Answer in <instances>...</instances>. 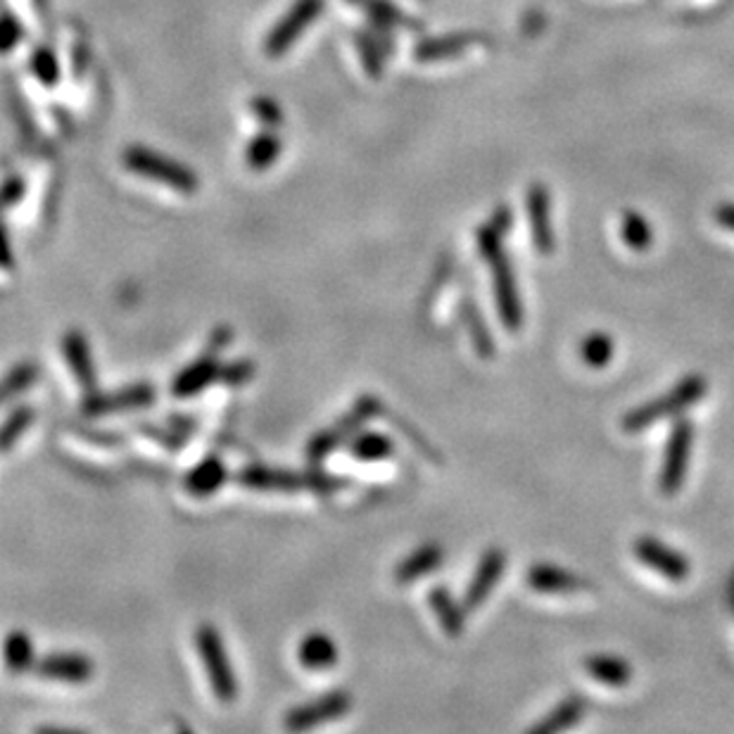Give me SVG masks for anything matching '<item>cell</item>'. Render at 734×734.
I'll list each match as a JSON object with an SVG mask.
<instances>
[{
	"instance_id": "obj_8",
	"label": "cell",
	"mask_w": 734,
	"mask_h": 734,
	"mask_svg": "<svg viewBox=\"0 0 734 734\" xmlns=\"http://www.w3.org/2000/svg\"><path fill=\"white\" fill-rule=\"evenodd\" d=\"M352 709V697L350 692L345 689H333L329 694H323V697L314 699L309 704L297 706L291 713L285 715V730H293V732H303V730H311V727H319L326 723H333V720L347 715V711Z\"/></svg>"
},
{
	"instance_id": "obj_17",
	"label": "cell",
	"mask_w": 734,
	"mask_h": 734,
	"mask_svg": "<svg viewBox=\"0 0 734 734\" xmlns=\"http://www.w3.org/2000/svg\"><path fill=\"white\" fill-rule=\"evenodd\" d=\"M221 374V364L217 359V352H205L203 357L195 359L193 364H188L186 369H181L179 376L174 378L172 383V395L179 400H188L200 395L205 388H209L212 383H217Z\"/></svg>"
},
{
	"instance_id": "obj_14",
	"label": "cell",
	"mask_w": 734,
	"mask_h": 734,
	"mask_svg": "<svg viewBox=\"0 0 734 734\" xmlns=\"http://www.w3.org/2000/svg\"><path fill=\"white\" fill-rule=\"evenodd\" d=\"M526 583L540 595H575L592 589V583L583 575L552 566V563H535L526 573Z\"/></svg>"
},
{
	"instance_id": "obj_7",
	"label": "cell",
	"mask_w": 734,
	"mask_h": 734,
	"mask_svg": "<svg viewBox=\"0 0 734 734\" xmlns=\"http://www.w3.org/2000/svg\"><path fill=\"white\" fill-rule=\"evenodd\" d=\"M124 164L131 172L143 176V179H152L160 181L162 186L174 188L183 195H191L198 191V176H195L191 169L181 167L174 160H167V157L157 155L152 150H143V148H131L124 155Z\"/></svg>"
},
{
	"instance_id": "obj_22",
	"label": "cell",
	"mask_w": 734,
	"mask_h": 734,
	"mask_svg": "<svg viewBox=\"0 0 734 734\" xmlns=\"http://www.w3.org/2000/svg\"><path fill=\"white\" fill-rule=\"evenodd\" d=\"M458 314H462V321L466 326V331L470 335V343H474L478 357L480 359H492L497 345H494V338L488 329V321H485L482 311L478 307V303L474 297H462V303H458Z\"/></svg>"
},
{
	"instance_id": "obj_18",
	"label": "cell",
	"mask_w": 734,
	"mask_h": 734,
	"mask_svg": "<svg viewBox=\"0 0 734 734\" xmlns=\"http://www.w3.org/2000/svg\"><path fill=\"white\" fill-rule=\"evenodd\" d=\"M227 480H229L227 462L217 454H209L188 470L186 478H183V488H186L188 494L198 497V500H205V497H212L224 488Z\"/></svg>"
},
{
	"instance_id": "obj_25",
	"label": "cell",
	"mask_w": 734,
	"mask_h": 734,
	"mask_svg": "<svg viewBox=\"0 0 734 734\" xmlns=\"http://www.w3.org/2000/svg\"><path fill=\"white\" fill-rule=\"evenodd\" d=\"M3 659H5L8 671L15 675L34 671L36 651H34V641L29 633H24V631L8 633L3 641Z\"/></svg>"
},
{
	"instance_id": "obj_28",
	"label": "cell",
	"mask_w": 734,
	"mask_h": 734,
	"mask_svg": "<svg viewBox=\"0 0 734 734\" xmlns=\"http://www.w3.org/2000/svg\"><path fill=\"white\" fill-rule=\"evenodd\" d=\"M621 238L635 253H647L653 243V229L635 209H627L621 215Z\"/></svg>"
},
{
	"instance_id": "obj_12",
	"label": "cell",
	"mask_w": 734,
	"mask_h": 734,
	"mask_svg": "<svg viewBox=\"0 0 734 734\" xmlns=\"http://www.w3.org/2000/svg\"><path fill=\"white\" fill-rule=\"evenodd\" d=\"M526 209H528V227L533 235V245L540 255H552L556 250V233L552 221V195L542 186L535 183L526 193Z\"/></svg>"
},
{
	"instance_id": "obj_35",
	"label": "cell",
	"mask_w": 734,
	"mask_h": 734,
	"mask_svg": "<svg viewBox=\"0 0 734 734\" xmlns=\"http://www.w3.org/2000/svg\"><path fill=\"white\" fill-rule=\"evenodd\" d=\"M20 38H22L20 22H15L10 15L0 17V52H8L12 46L20 44Z\"/></svg>"
},
{
	"instance_id": "obj_37",
	"label": "cell",
	"mask_w": 734,
	"mask_h": 734,
	"mask_svg": "<svg viewBox=\"0 0 734 734\" xmlns=\"http://www.w3.org/2000/svg\"><path fill=\"white\" fill-rule=\"evenodd\" d=\"M713 219H715L718 227H723V229L734 233V203L718 205L715 212H713Z\"/></svg>"
},
{
	"instance_id": "obj_10",
	"label": "cell",
	"mask_w": 734,
	"mask_h": 734,
	"mask_svg": "<svg viewBox=\"0 0 734 734\" xmlns=\"http://www.w3.org/2000/svg\"><path fill=\"white\" fill-rule=\"evenodd\" d=\"M633 552L639 563H645V566L651 568L653 573L663 575L665 580L683 583L689 578V573H692L689 559L683 552H675V549L663 545L661 540H657V537H651V535L637 537L633 545Z\"/></svg>"
},
{
	"instance_id": "obj_38",
	"label": "cell",
	"mask_w": 734,
	"mask_h": 734,
	"mask_svg": "<svg viewBox=\"0 0 734 734\" xmlns=\"http://www.w3.org/2000/svg\"><path fill=\"white\" fill-rule=\"evenodd\" d=\"M227 345H231V331H229V329H219V331L212 335V345H209V350L219 352V350H224Z\"/></svg>"
},
{
	"instance_id": "obj_20",
	"label": "cell",
	"mask_w": 734,
	"mask_h": 734,
	"mask_svg": "<svg viewBox=\"0 0 734 734\" xmlns=\"http://www.w3.org/2000/svg\"><path fill=\"white\" fill-rule=\"evenodd\" d=\"M444 561V549L436 542H428L424 547L414 549L409 556H404L397 568H395V580L400 585H409L416 583L418 578H424V575L438 571Z\"/></svg>"
},
{
	"instance_id": "obj_5",
	"label": "cell",
	"mask_w": 734,
	"mask_h": 734,
	"mask_svg": "<svg viewBox=\"0 0 734 734\" xmlns=\"http://www.w3.org/2000/svg\"><path fill=\"white\" fill-rule=\"evenodd\" d=\"M692 448H694V424L683 416L673 424L665 440L663 462L659 470V492L663 497H675L685 488L692 462Z\"/></svg>"
},
{
	"instance_id": "obj_2",
	"label": "cell",
	"mask_w": 734,
	"mask_h": 734,
	"mask_svg": "<svg viewBox=\"0 0 734 734\" xmlns=\"http://www.w3.org/2000/svg\"><path fill=\"white\" fill-rule=\"evenodd\" d=\"M238 482L247 490L255 492H283V494H293V492H314V494H333L338 490H343L350 480L345 478H335L326 470H285V468H273V466H245L238 474Z\"/></svg>"
},
{
	"instance_id": "obj_31",
	"label": "cell",
	"mask_w": 734,
	"mask_h": 734,
	"mask_svg": "<svg viewBox=\"0 0 734 734\" xmlns=\"http://www.w3.org/2000/svg\"><path fill=\"white\" fill-rule=\"evenodd\" d=\"M38 380V366L32 362H22L17 366L0 378V406L8 404L10 400H15L22 395L24 390H29Z\"/></svg>"
},
{
	"instance_id": "obj_36",
	"label": "cell",
	"mask_w": 734,
	"mask_h": 734,
	"mask_svg": "<svg viewBox=\"0 0 734 734\" xmlns=\"http://www.w3.org/2000/svg\"><path fill=\"white\" fill-rule=\"evenodd\" d=\"M0 269H15V255H12V247H10V238H8V231L0 224Z\"/></svg>"
},
{
	"instance_id": "obj_21",
	"label": "cell",
	"mask_w": 734,
	"mask_h": 734,
	"mask_svg": "<svg viewBox=\"0 0 734 734\" xmlns=\"http://www.w3.org/2000/svg\"><path fill=\"white\" fill-rule=\"evenodd\" d=\"M583 668L599 685H607L613 689L627 687L633 680L631 663L619 657H611V653H592V657H587L583 661Z\"/></svg>"
},
{
	"instance_id": "obj_19",
	"label": "cell",
	"mask_w": 734,
	"mask_h": 734,
	"mask_svg": "<svg viewBox=\"0 0 734 734\" xmlns=\"http://www.w3.org/2000/svg\"><path fill=\"white\" fill-rule=\"evenodd\" d=\"M338 659L340 651L333 637L321 631L305 635L297 647V661L299 665H305L307 671H329V668L338 663Z\"/></svg>"
},
{
	"instance_id": "obj_30",
	"label": "cell",
	"mask_w": 734,
	"mask_h": 734,
	"mask_svg": "<svg viewBox=\"0 0 734 734\" xmlns=\"http://www.w3.org/2000/svg\"><path fill=\"white\" fill-rule=\"evenodd\" d=\"M34 418H36V412L29 404H20L17 409H12L5 416V421L0 424V454H8L12 448H15L24 432L29 430V426L34 424Z\"/></svg>"
},
{
	"instance_id": "obj_13",
	"label": "cell",
	"mask_w": 734,
	"mask_h": 734,
	"mask_svg": "<svg viewBox=\"0 0 734 734\" xmlns=\"http://www.w3.org/2000/svg\"><path fill=\"white\" fill-rule=\"evenodd\" d=\"M504 568H506L504 549L492 547L480 556L478 566L474 571V578H470L466 592H464V599H462V604H464L466 611H478L485 604V601H488V597L494 592L497 583L502 580Z\"/></svg>"
},
{
	"instance_id": "obj_9",
	"label": "cell",
	"mask_w": 734,
	"mask_h": 734,
	"mask_svg": "<svg viewBox=\"0 0 734 734\" xmlns=\"http://www.w3.org/2000/svg\"><path fill=\"white\" fill-rule=\"evenodd\" d=\"M157 402V388L152 383H134L112 392H90L86 395L82 412L86 416H110L126 409H143Z\"/></svg>"
},
{
	"instance_id": "obj_27",
	"label": "cell",
	"mask_w": 734,
	"mask_h": 734,
	"mask_svg": "<svg viewBox=\"0 0 734 734\" xmlns=\"http://www.w3.org/2000/svg\"><path fill=\"white\" fill-rule=\"evenodd\" d=\"M478 44H488V38L478 36V34H462V36H448V38H438V41H428L424 46H418L416 58L418 60H442V58H452V56H462L464 50Z\"/></svg>"
},
{
	"instance_id": "obj_15",
	"label": "cell",
	"mask_w": 734,
	"mask_h": 734,
	"mask_svg": "<svg viewBox=\"0 0 734 734\" xmlns=\"http://www.w3.org/2000/svg\"><path fill=\"white\" fill-rule=\"evenodd\" d=\"M62 355H64V362H68L78 388H82L86 395L96 392L98 390V371H96L94 352H90L88 340L82 331L72 329V331L64 333Z\"/></svg>"
},
{
	"instance_id": "obj_4",
	"label": "cell",
	"mask_w": 734,
	"mask_h": 734,
	"mask_svg": "<svg viewBox=\"0 0 734 734\" xmlns=\"http://www.w3.org/2000/svg\"><path fill=\"white\" fill-rule=\"evenodd\" d=\"M195 647H198V657L205 665L215 697L227 706L233 704L235 697H238V680H235L233 665L229 661V651L217 627L203 623L198 631H195Z\"/></svg>"
},
{
	"instance_id": "obj_16",
	"label": "cell",
	"mask_w": 734,
	"mask_h": 734,
	"mask_svg": "<svg viewBox=\"0 0 734 734\" xmlns=\"http://www.w3.org/2000/svg\"><path fill=\"white\" fill-rule=\"evenodd\" d=\"M319 3L321 0H297V3L291 8V12L273 26V32L267 41L269 56H279V52H285V48L291 46L295 38L303 34L311 20L319 15Z\"/></svg>"
},
{
	"instance_id": "obj_24",
	"label": "cell",
	"mask_w": 734,
	"mask_h": 734,
	"mask_svg": "<svg viewBox=\"0 0 734 734\" xmlns=\"http://www.w3.org/2000/svg\"><path fill=\"white\" fill-rule=\"evenodd\" d=\"M428 604L436 611L440 627L450 637H458L466 625V609L462 601H456L448 587H432L428 592Z\"/></svg>"
},
{
	"instance_id": "obj_33",
	"label": "cell",
	"mask_w": 734,
	"mask_h": 734,
	"mask_svg": "<svg viewBox=\"0 0 734 734\" xmlns=\"http://www.w3.org/2000/svg\"><path fill=\"white\" fill-rule=\"evenodd\" d=\"M138 430L143 432V436L157 440V442L164 444V448H169V450H179V448H183V444H186V436H181V432L174 430V428L167 430V428L155 426V424H140Z\"/></svg>"
},
{
	"instance_id": "obj_23",
	"label": "cell",
	"mask_w": 734,
	"mask_h": 734,
	"mask_svg": "<svg viewBox=\"0 0 734 734\" xmlns=\"http://www.w3.org/2000/svg\"><path fill=\"white\" fill-rule=\"evenodd\" d=\"M585 711H587V704L573 694V697L559 701L542 720H537L535 725H530L528 732L530 734H556L563 730H571L585 718Z\"/></svg>"
},
{
	"instance_id": "obj_32",
	"label": "cell",
	"mask_w": 734,
	"mask_h": 734,
	"mask_svg": "<svg viewBox=\"0 0 734 734\" xmlns=\"http://www.w3.org/2000/svg\"><path fill=\"white\" fill-rule=\"evenodd\" d=\"M253 376H255V362L235 359V362H229V364L221 366L219 380H221V383L231 386V388H241L245 383H250Z\"/></svg>"
},
{
	"instance_id": "obj_34",
	"label": "cell",
	"mask_w": 734,
	"mask_h": 734,
	"mask_svg": "<svg viewBox=\"0 0 734 734\" xmlns=\"http://www.w3.org/2000/svg\"><path fill=\"white\" fill-rule=\"evenodd\" d=\"M277 155H279L277 140H273V138H259V140H255V146L250 148V155H247V160H250V164L255 169H267L273 162V157H277Z\"/></svg>"
},
{
	"instance_id": "obj_1",
	"label": "cell",
	"mask_w": 734,
	"mask_h": 734,
	"mask_svg": "<svg viewBox=\"0 0 734 734\" xmlns=\"http://www.w3.org/2000/svg\"><path fill=\"white\" fill-rule=\"evenodd\" d=\"M706 392H709L706 378L699 374H689L683 380H677V383L668 390L665 395L649 400L627 412L621 418V428L623 432H627V436H637V432H645L647 428L663 421V418L680 416L683 412H687L689 406H694L706 397Z\"/></svg>"
},
{
	"instance_id": "obj_3",
	"label": "cell",
	"mask_w": 734,
	"mask_h": 734,
	"mask_svg": "<svg viewBox=\"0 0 734 734\" xmlns=\"http://www.w3.org/2000/svg\"><path fill=\"white\" fill-rule=\"evenodd\" d=\"M383 409V404H380L378 397L374 395H364L355 402V406L343 416L338 418V421L329 428L319 430L317 436H314L307 444V462L311 466H319L323 464L326 458H329L333 452H338L343 444H350L355 440L359 432L364 430V426L371 421L374 416L380 414Z\"/></svg>"
},
{
	"instance_id": "obj_6",
	"label": "cell",
	"mask_w": 734,
	"mask_h": 734,
	"mask_svg": "<svg viewBox=\"0 0 734 734\" xmlns=\"http://www.w3.org/2000/svg\"><path fill=\"white\" fill-rule=\"evenodd\" d=\"M482 259L488 261V267L492 271L494 303H497V311H500V321L506 331L516 333L523 326V303H521V291H518L514 265H511V257L506 255L504 245H502V247H497V250L485 255Z\"/></svg>"
},
{
	"instance_id": "obj_11",
	"label": "cell",
	"mask_w": 734,
	"mask_h": 734,
	"mask_svg": "<svg viewBox=\"0 0 734 734\" xmlns=\"http://www.w3.org/2000/svg\"><path fill=\"white\" fill-rule=\"evenodd\" d=\"M36 675L48 683H64V685H86L96 673V663L90 661L86 653L78 651H56L46 653L34 665Z\"/></svg>"
},
{
	"instance_id": "obj_26",
	"label": "cell",
	"mask_w": 734,
	"mask_h": 734,
	"mask_svg": "<svg viewBox=\"0 0 734 734\" xmlns=\"http://www.w3.org/2000/svg\"><path fill=\"white\" fill-rule=\"evenodd\" d=\"M350 454L366 464L386 462V458L395 454V442H392L386 432H371V430L364 432L362 430L359 436L350 442Z\"/></svg>"
},
{
	"instance_id": "obj_29",
	"label": "cell",
	"mask_w": 734,
	"mask_h": 734,
	"mask_svg": "<svg viewBox=\"0 0 734 734\" xmlns=\"http://www.w3.org/2000/svg\"><path fill=\"white\" fill-rule=\"evenodd\" d=\"M578 355H580V362L587 364L589 369H604V366L613 362V355H615L613 338L604 331L589 333L583 338Z\"/></svg>"
}]
</instances>
